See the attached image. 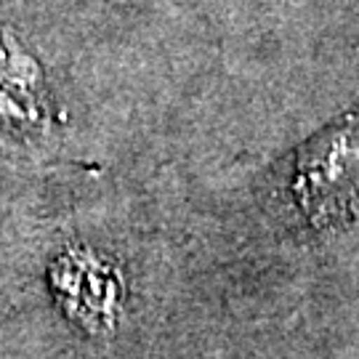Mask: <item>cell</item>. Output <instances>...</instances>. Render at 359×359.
Segmentation results:
<instances>
[{"mask_svg": "<svg viewBox=\"0 0 359 359\" xmlns=\"http://www.w3.org/2000/svg\"><path fill=\"white\" fill-rule=\"evenodd\" d=\"M38 65L16 46H0V120L27 126L38 120Z\"/></svg>", "mask_w": 359, "mask_h": 359, "instance_id": "7a4b0ae2", "label": "cell"}, {"mask_svg": "<svg viewBox=\"0 0 359 359\" xmlns=\"http://www.w3.org/2000/svg\"><path fill=\"white\" fill-rule=\"evenodd\" d=\"M293 192L314 224L348 216L359 205V112L301 147Z\"/></svg>", "mask_w": 359, "mask_h": 359, "instance_id": "6da1fadb", "label": "cell"}]
</instances>
